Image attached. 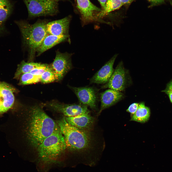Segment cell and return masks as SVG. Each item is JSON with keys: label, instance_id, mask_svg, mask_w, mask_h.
<instances>
[{"label": "cell", "instance_id": "cell-6", "mask_svg": "<svg viewBox=\"0 0 172 172\" xmlns=\"http://www.w3.org/2000/svg\"><path fill=\"white\" fill-rule=\"evenodd\" d=\"M71 54L57 51L55 59L51 65L56 77V80H61L72 68Z\"/></svg>", "mask_w": 172, "mask_h": 172}, {"label": "cell", "instance_id": "cell-1", "mask_svg": "<svg viewBox=\"0 0 172 172\" xmlns=\"http://www.w3.org/2000/svg\"><path fill=\"white\" fill-rule=\"evenodd\" d=\"M30 111L27 136L31 144L37 148L59 126L40 107L34 106Z\"/></svg>", "mask_w": 172, "mask_h": 172}, {"label": "cell", "instance_id": "cell-28", "mask_svg": "<svg viewBox=\"0 0 172 172\" xmlns=\"http://www.w3.org/2000/svg\"><path fill=\"white\" fill-rule=\"evenodd\" d=\"M124 5L125 4H129L134 0H119Z\"/></svg>", "mask_w": 172, "mask_h": 172}, {"label": "cell", "instance_id": "cell-8", "mask_svg": "<svg viewBox=\"0 0 172 172\" xmlns=\"http://www.w3.org/2000/svg\"><path fill=\"white\" fill-rule=\"evenodd\" d=\"M50 108L63 114L66 117H71L89 113L90 111L87 106L83 105L65 104L52 102L48 105Z\"/></svg>", "mask_w": 172, "mask_h": 172}, {"label": "cell", "instance_id": "cell-23", "mask_svg": "<svg viewBox=\"0 0 172 172\" xmlns=\"http://www.w3.org/2000/svg\"><path fill=\"white\" fill-rule=\"evenodd\" d=\"M51 67L46 64H41L40 65L34 68L29 73L35 75L40 76L46 70Z\"/></svg>", "mask_w": 172, "mask_h": 172}, {"label": "cell", "instance_id": "cell-5", "mask_svg": "<svg viewBox=\"0 0 172 172\" xmlns=\"http://www.w3.org/2000/svg\"><path fill=\"white\" fill-rule=\"evenodd\" d=\"M27 8L28 17L54 16L59 12L58 2L51 0H23Z\"/></svg>", "mask_w": 172, "mask_h": 172}, {"label": "cell", "instance_id": "cell-18", "mask_svg": "<svg viewBox=\"0 0 172 172\" xmlns=\"http://www.w3.org/2000/svg\"><path fill=\"white\" fill-rule=\"evenodd\" d=\"M150 114V108L145 106L144 102H141L136 112L131 116L130 120L144 123L149 120Z\"/></svg>", "mask_w": 172, "mask_h": 172}, {"label": "cell", "instance_id": "cell-11", "mask_svg": "<svg viewBox=\"0 0 172 172\" xmlns=\"http://www.w3.org/2000/svg\"><path fill=\"white\" fill-rule=\"evenodd\" d=\"M70 17L69 16L63 19L48 22L46 25L47 34L54 35H68Z\"/></svg>", "mask_w": 172, "mask_h": 172}, {"label": "cell", "instance_id": "cell-2", "mask_svg": "<svg viewBox=\"0 0 172 172\" xmlns=\"http://www.w3.org/2000/svg\"><path fill=\"white\" fill-rule=\"evenodd\" d=\"M21 32L24 44L28 52L29 59L32 60L36 53L47 33L46 20H38L35 23L30 24L27 21H15Z\"/></svg>", "mask_w": 172, "mask_h": 172}, {"label": "cell", "instance_id": "cell-22", "mask_svg": "<svg viewBox=\"0 0 172 172\" xmlns=\"http://www.w3.org/2000/svg\"><path fill=\"white\" fill-rule=\"evenodd\" d=\"M55 80V76L51 66L40 76V81L44 83L51 82Z\"/></svg>", "mask_w": 172, "mask_h": 172}, {"label": "cell", "instance_id": "cell-20", "mask_svg": "<svg viewBox=\"0 0 172 172\" xmlns=\"http://www.w3.org/2000/svg\"><path fill=\"white\" fill-rule=\"evenodd\" d=\"M123 5L119 0H107L104 8L97 14L96 17H102L109 12L118 9Z\"/></svg>", "mask_w": 172, "mask_h": 172}, {"label": "cell", "instance_id": "cell-14", "mask_svg": "<svg viewBox=\"0 0 172 172\" xmlns=\"http://www.w3.org/2000/svg\"><path fill=\"white\" fill-rule=\"evenodd\" d=\"M123 97L121 91L111 89L101 93L100 95L101 107L98 114L104 109L115 104L122 99Z\"/></svg>", "mask_w": 172, "mask_h": 172}, {"label": "cell", "instance_id": "cell-10", "mask_svg": "<svg viewBox=\"0 0 172 172\" xmlns=\"http://www.w3.org/2000/svg\"><path fill=\"white\" fill-rule=\"evenodd\" d=\"M14 90L7 83L0 82V115L6 112L13 106L15 100Z\"/></svg>", "mask_w": 172, "mask_h": 172}, {"label": "cell", "instance_id": "cell-17", "mask_svg": "<svg viewBox=\"0 0 172 172\" xmlns=\"http://www.w3.org/2000/svg\"><path fill=\"white\" fill-rule=\"evenodd\" d=\"M14 4L12 0H0V34L5 30V23L13 12Z\"/></svg>", "mask_w": 172, "mask_h": 172}, {"label": "cell", "instance_id": "cell-27", "mask_svg": "<svg viewBox=\"0 0 172 172\" xmlns=\"http://www.w3.org/2000/svg\"><path fill=\"white\" fill-rule=\"evenodd\" d=\"M155 4H158L164 1V0H147Z\"/></svg>", "mask_w": 172, "mask_h": 172}, {"label": "cell", "instance_id": "cell-16", "mask_svg": "<svg viewBox=\"0 0 172 172\" xmlns=\"http://www.w3.org/2000/svg\"><path fill=\"white\" fill-rule=\"evenodd\" d=\"M69 35H54L47 34L37 50V56L55 45L66 40Z\"/></svg>", "mask_w": 172, "mask_h": 172}, {"label": "cell", "instance_id": "cell-15", "mask_svg": "<svg viewBox=\"0 0 172 172\" xmlns=\"http://www.w3.org/2000/svg\"><path fill=\"white\" fill-rule=\"evenodd\" d=\"M69 124L77 128L85 130L90 128L93 123L94 118L89 113L71 117H65Z\"/></svg>", "mask_w": 172, "mask_h": 172}, {"label": "cell", "instance_id": "cell-19", "mask_svg": "<svg viewBox=\"0 0 172 172\" xmlns=\"http://www.w3.org/2000/svg\"><path fill=\"white\" fill-rule=\"evenodd\" d=\"M41 64L40 63L33 62H26L24 60L22 61L18 65L14 78H18L22 74L29 73L32 70Z\"/></svg>", "mask_w": 172, "mask_h": 172}, {"label": "cell", "instance_id": "cell-13", "mask_svg": "<svg viewBox=\"0 0 172 172\" xmlns=\"http://www.w3.org/2000/svg\"><path fill=\"white\" fill-rule=\"evenodd\" d=\"M77 8L84 21L94 20L95 13L101 11L100 8L93 4L89 0H76Z\"/></svg>", "mask_w": 172, "mask_h": 172}, {"label": "cell", "instance_id": "cell-4", "mask_svg": "<svg viewBox=\"0 0 172 172\" xmlns=\"http://www.w3.org/2000/svg\"><path fill=\"white\" fill-rule=\"evenodd\" d=\"M66 148L64 137L59 127L37 148L40 157L43 159H52L57 157Z\"/></svg>", "mask_w": 172, "mask_h": 172}, {"label": "cell", "instance_id": "cell-26", "mask_svg": "<svg viewBox=\"0 0 172 172\" xmlns=\"http://www.w3.org/2000/svg\"><path fill=\"white\" fill-rule=\"evenodd\" d=\"M100 2L103 9L104 8L107 0H98Z\"/></svg>", "mask_w": 172, "mask_h": 172}, {"label": "cell", "instance_id": "cell-3", "mask_svg": "<svg viewBox=\"0 0 172 172\" xmlns=\"http://www.w3.org/2000/svg\"><path fill=\"white\" fill-rule=\"evenodd\" d=\"M64 138L66 147L73 151L84 150L89 147L90 139L85 130L69 124L65 117L56 121Z\"/></svg>", "mask_w": 172, "mask_h": 172}, {"label": "cell", "instance_id": "cell-7", "mask_svg": "<svg viewBox=\"0 0 172 172\" xmlns=\"http://www.w3.org/2000/svg\"><path fill=\"white\" fill-rule=\"evenodd\" d=\"M127 82L126 72L121 61L117 66L108 81L102 88H109L121 91L125 88Z\"/></svg>", "mask_w": 172, "mask_h": 172}, {"label": "cell", "instance_id": "cell-12", "mask_svg": "<svg viewBox=\"0 0 172 172\" xmlns=\"http://www.w3.org/2000/svg\"><path fill=\"white\" fill-rule=\"evenodd\" d=\"M117 54H115L94 75L90 80L91 83H106L113 72V66Z\"/></svg>", "mask_w": 172, "mask_h": 172}, {"label": "cell", "instance_id": "cell-9", "mask_svg": "<svg viewBox=\"0 0 172 172\" xmlns=\"http://www.w3.org/2000/svg\"><path fill=\"white\" fill-rule=\"evenodd\" d=\"M82 105L88 106L93 110L96 108L97 96L94 89L92 87L70 86Z\"/></svg>", "mask_w": 172, "mask_h": 172}, {"label": "cell", "instance_id": "cell-29", "mask_svg": "<svg viewBox=\"0 0 172 172\" xmlns=\"http://www.w3.org/2000/svg\"><path fill=\"white\" fill-rule=\"evenodd\" d=\"M51 0L53 1H55L57 2H58V1H65V0Z\"/></svg>", "mask_w": 172, "mask_h": 172}, {"label": "cell", "instance_id": "cell-24", "mask_svg": "<svg viewBox=\"0 0 172 172\" xmlns=\"http://www.w3.org/2000/svg\"><path fill=\"white\" fill-rule=\"evenodd\" d=\"M162 91L168 95L172 103V80L167 84L166 88Z\"/></svg>", "mask_w": 172, "mask_h": 172}, {"label": "cell", "instance_id": "cell-21", "mask_svg": "<svg viewBox=\"0 0 172 172\" xmlns=\"http://www.w3.org/2000/svg\"><path fill=\"white\" fill-rule=\"evenodd\" d=\"M40 81V76L33 75L30 73H24L20 76L19 84L26 85L33 84Z\"/></svg>", "mask_w": 172, "mask_h": 172}, {"label": "cell", "instance_id": "cell-25", "mask_svg": "<svg viewBox=\"0 0 172 172\" xmlns=\"http://www.w3.org/2000/svg\"><path fill=\"white\" fill-rule=\"evenodd\" d=\"M139 103H134L130 105L126 111L129 113L131 116L134 114L137 111Z\"/></svg>", "mask_w": 172, "mask_h": 172}]
</instances>
